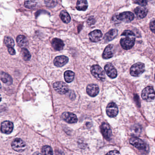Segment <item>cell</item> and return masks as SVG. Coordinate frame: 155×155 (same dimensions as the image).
Listing matches in <instances>:
<instances>
[{"instance_id": "1", "label": "cell", "mask_w": 155, "mask_h": 155, "mask_svg": "<svg viewBox=\"0 0 155 155\" xmlns=\"http://www.w3.org/2000/svg\"><path fill=\"white\" fill-rule=\"evenodd\" d=\"M121 36L125 37L120 39V44L122 47L126 50L131 49L134 46L135 43L134 33L132 31L125 30Z\"/></svg>"}, {"instance_id": "2", "label": "cell", "mask_w": 155, "mask_h": 155, "mask_svg": "<svg viewBox=\"0 0 155 155\" xmlns=\"http://www.w3.org/2000/svg\"><path fill=\"white\" fill-rule=\"evenodd\" d=\"M90 72L92 75L98 80L104 81L106 79L104 71L99 65H94L92 66Z\"/></svg>"}, {"instance_id": "3", "label": "cell", "mask_w": 155, "mask_h": 155, "mask_svg": "<svg viewBox=\"0 0 155 155\" xmlns=\"http://www.w3.org/2000/svg\"><path fill=\"white\" fill-rule=\"evenodd\" d=\"M142 97L146 102H152L155 98L154 89L151 86L144 88L142 92Z\"/></svg>"}, {"instance_id": "4", "label": "cell", "mask_w": 155, "mask_h": 155, "mask_svg": "<svg viewBox=\"0 0 155 155\" xmlns=\"http://www.w3.org/2000/svg\"><path fill=\"white\" fill-rule=\"evenodd\" d=\"M145 71V65L141 63H138L132 66L130 69V74L133 77H138L142 75Z\"/></svg>"}, {"instance_id": "5", "label": "cell", "mask_w": 155, "mask_h": 155, "mask_svg": "<svg viewBox=\"0 0 155 155\" xmlns=\"http://www.w3.org/2000/svg\"><path fill=\"white\" fill-rule=\"evenodd\" d=\"M116 20L119 21H122L124 23H129L134 19V15L132 12L125 11L115 16Z\"/></svg>"}, {"instance_id": "6", "label": "cell", "mask_w": 155, "mask_h": 155, "mask_svg": "<svg viewBox=\"0 0 155 155\" xmlns=\"http://www.w3.org/2000/svg\"><path fill=\"white\" fill-rule=\"evenodd\" d=\"M11 146L15 151L21 152L26 149V145L21 139L17 138L12 141Z\"/></svg>"}, {"instance_id": "7", "label": "cell", "mask_w": 155, "mask_h": 155, "mask_svg": "<svg viewBox=\"0 0 155 155\" xmlns=\"http://www.w3.org/2000/svg\"><path fill=\"white\" fill-rule=\"evenodd\" d=\"M53 86L54 89L61 94H66L69 90L67 84L63 82H56L53 84Z\"/></svg>"}, {"instance_id": "8", "label": "cell", "mask_w": 155, "mask_h": 155, "mask_svg": "<svg viewBox=\"0 0 155 155\" xmlns=\"http://www.w3.org/2000/svg\"><path fill=\"white\" fill-rule=\"evenodd\" d=\"M130 143L133 146L136 147L139 150H143L146 148V145L144 141L138 137H132L129 140Z\"/></svg>"}, {"instance_id": "9", "label": "cell", "mask_w": 155, "mask_h": 155, "mask_svg": "<svg viewBox=\"0 0 155 155\" xmlns=\"http://www.w3.org/2000/svg\"><path fill=\"white\" fill-rule=\"evenodd\" d=\"M100 132L103 136L107 141H110L112 138V131L110 126L106 123H103L100 126Z\"/></svg>"}, {"instance_id": "10", "label": "cell", "mask_w": 155, "mask_h": 155, "mask_svg": "<svg viewBox=\"0 0 155 155\" xmlns=\"http://www.w3.org/2000/svg\"><path fill=\"white\" fill-rule=\"evenodd\" d=\"M118 108L117 105L113 102L110 103L106 108V112L110 117H115L118 113Z\"/></svg>"}, {"instance_id": "11", "label": "cell", "mask_w": 155, "mask_h": 155, "mask_svg": "<svg viewBox=\"0 0 155 155\" xmlns=\"http://www.w3.org/2000/svg\"><path fill=\"white\" fill-rule=\"evenodd\" d=\"M61 117L64 121L70 124L75 123L78 120L77 116L75 114L68 112L63 113Z\"/></svg>"}, {"instance_id": "12", "label": "cell", "mask_w": 155, "mask_h": 155, "mask_svg": "<svg viewBox=\"0 0 155 155\" xmlns=\"http://www.w3.org/2000/svg\"><path fill=\"white\" fill-rule=\"evenodd\" d=\"M13 129V124L11 122L6 120L3 122L1 124V130L5 134H10L12 132Z\"/></svg>"}, {"instance_id": "13", "label": "cell", "mask_w": 155, "mask_h": 155, "mask_svg": "<svg viewBox=\"0 0 155 155\" xmlns=\"http://www.w3.org/2000/svg\"><path fill=\"white\" fill-rule=\"evenodd\" d=\"M104 69L105 72L109 77L112 79H114L117 77V71L112 64L108 63L106 64L105 66Z\"/></svg>"}, {"instance_id": "14", "label": "cell", "mask_w": 155, "mask_h": 155, "mask_svg": "<svg viewBox=\"0 0 155 155\" xmlns=\"http://www.w3.org/2000/svg\"><path fill=\"white\" fill-rule=\"evenodd\" d=\"M86 92L90 96L92 97H94L97 96L99 92V88L97 85L91 84L87 86Z\"/></svg>"}, {"instance_id": "15", "label": "cell", "mask_w": 155, "mask_h": 155, "mask_svg": "<svg viewBox=\"0 0 155 155\" xmlns=\"http://www.w3.org/2000/svg\"><path fill=\"white\" fill-rule=\"evenodd\" d=\"M89 37L90 41L93 43H96L100 40L102 37V33L99 30H95L90 33Z\"/></svg>"}, {"instance_id": "16", "label": "cell", "mask_w": 155, "mask_h": 155, "mask_svg": "<svg viewBox=\"0 0 155 155\" xmlns=\"http://www.w3.org/2000/svg\"><path fill=\"white\" fill-rule=\"evenodd\" d=\"M68 58L65 56H58L54 60V64L57 67H62L68 63Z\"/></svg>"}, {"instance_id": "17", "label": "cell", "mask_w": 155, "mask_h": 155, "mask_svg": "<svg viewBox=\"0 0 155 155\" xmlns=\"http://www.w3.org/2000/svg\"><path fill=\"white\" fill-rule=\"evenodd\" d=\"M114 46L113 45L107 46L103 53L102 57L104 59H110L113 57L114 55Z\"/></svg>"}, {"instance_id": "18", "label": "cell", "mask_w": 155, "mask_h": 155, "mask_svg": "<svg viewBox=\"0 0 155 155\" xmlns=\"http://www.w3.org/2000/svg\"><path fill=\"white\" fill-rule=\"evenodd\" d=\"M135 13L138 18L142 19L146 17L148 13V10L144 7H138L135 9Z\"/></svg>"}, {"instance_id": "19", "label": "cell", "mask_w": 155, "mask_h": 155, "mask_svg": "<svg viewBox=\"0 0 155 155\" xmlns=\"http://www.w3.org/2000/svg\"><path fill=\"white\" fill-rule=\"evenodd\" d=\"M51 44L54 49L57 51L62 50L64 46L63 41L58 38H54L52 40Z\"/></svg>"}, {"instance_id": "20", "label": "cell", "mask_w": 155, "mask_h": 155, "mask_svg": "<svg viewBox=\"0 0 155 155\" xmlns=\"http://www.w3.org/2000/svg\"><path fill=\"white\" fill-rule=\"evenodd\" d=\"M0 79L6 85H10L12 83V79L10 75L4 72L0 73Z\"/></svg>"}, {"instance_id": "21", "label": "cell", "mask_w": 155, "mask_h": 155, "mask_svg": "<svg viewBox=\"0 0 155 155\" xmlns=\"http://www.w3.org/2000/svg\"><path fill=\"white\" fill-rule=\"evenodd\" d=\"M118 33V31L116 29H112L105 34L104 40L107 41L112 40L116 37Z\"/></svg>"}, {"instance_id": "22", "label": "cell", "mask_w": 155, "mask_h": 155, "mask_svg": "<svg viewBox=\"0 0 155 155\" xmlns=\"http://www.w3.org/2000/svg\"><path fill=\"white\" fill-rule=\"evenodd\" d=\"M17 42L18 45L23 48L26 47L28 45V41L23 35H19L17 37Z\"/></svg>"}, {"instance_id": "23", "label": "cell", "mask_w": 155, "mask_h": 155, "mask_svg": "<svg viewBox=\"0 0 155 155\" xmlns=\"http://www.w3.org/2000/svg\"><path fill=\"white\" fill-rule=\"evenodd\" d=\"M88 7V3L85 0L78 1L77 3L76 8L78 11H85Z\"/></svg>"}, {"instance_id": "24", "label": "cell", "mask_w": 155, "mask_h": 155, "mask_svg": "<svg viewBox=\"0 0 155 155\" xmlns=\"http://www.w3.org/2000/svg\"><path fill=\"white\" fill-rule=\"evenodd\" d=\"M64 76L66 82L67 83H70L74 79L75 74L71 71H67L65 72Z\"/></svg>"}, {"instance_id": "25", "label": "cell", "mask_w": 155, "mask_h": 155, "mask_svg": "<svg viewBox=\"0 0 155 155\" xmlns=\"http://www.w3.org/2000/svg\"><path fill=\"white\" fill-rule=\"evenodd\" d=\"M61 20L65 23H68L71 21V17L68 12L66 11H62L60 14Z\"/></svg>"}, {"instance_id": "26", "label": "cell", "mask_w": 155, "mask_h": 155, "mask_svg": "<svg viewBox=\"0 0 155 155\" xmlns=\"http://www.w3.org/2000/svg\"><path fill=\"white\" fill-rule=\"evenodd\" d=\"M4 43L7 48L9 47H13L15 43L13 39L10 37H6L4 38Z\"/></svg>"}, {"instance_id": "27", "label": "cell", "mask_w": 155, "mask_h": 155, "mask_svg": "<svg viewBox=\"0 0 155 155\" xmlns=\"http://www.w3.org/2000/svg\"><path fill=\"white\" fill-rule=\"evenodd\" d=\"M43 155H53V149L49 146H45L42 148Z\"/></svg>"}, {"instance_id": "28", "label": "cell", "mask_w": 155, "mask_h": 155, "mask_svg": "<svg viewBox=\"0 0 155 155\" xmlns=\"http://www.w3.org/2000/svg\"><path fill=\"white\" fill-rule=\"evenodd\" d=\"M37 1H27L24 3L25 7L29 9H34L37 6Z\"/></svg>"}, {"instance_id": "29", "label": "cell", "mask_w": 155, "mask_h": 155, "mask_svg": "<svg viewBox=\"0 0 155 155\" xmlns=\"http://www.w3.org/2000/svg\"><path fill=\"white\" fill-rule=\"evenodd\" d=\"M21 53L23 54V57L24 60L26 61L30 60L31 57V55L27 49L25 48H23L21 50Z\"/></svg>"}, {"instance_id": "30", "label": "cell", "mask_w": 155, "mask_h": 155, "mask_svg": "<svg viewBox=\"0 0 155 155\" xmlns=\"http://www.w3.org/2000/svg\"><path fill=\"white\" fill-rule=\"evenodd\" d=\"M133 132H135V133H140L141 132V129L138 126H135L133 127Z\"/></svg>"}, {"instance_id": "31", "label": "cell", "mask_w": 155, "mask_h": 155, "mask_svg": "<svg viewBox=\"0 0 155 155\" xmlns=\"http://www.w3.org/2000/svg\"><path fill=\"white\" fill-rule=\"evenodd\" d=\"M46 5L49 7H54L56 6V1H45Z\"/></svg>"}, {"instance_id": "32", "label": "cell", "mask_w": 155, "mask_h": 155, "mask_svg": "<svg viewBox=\"0 0 155 155\" xmlns=\"http://www.w3.org/2000/svg\"><path fill=\"white\" fill-rule=\"evenodd\" d=\"M134 2L141 6H145L147 4V1H134Z\"/></svg>"}, {"instance_id": "33", "label": "cell", "mask_w": 155, "mask_h": 155, "mask_svg": "<svg viewBox=\"0 0 155 155\" xmlns=\"http://www.w3.org/2000/svg\"><path fill=\"white\" fill-rule=\"evenodd\" d=\"M106 155H120V154L119 151L117 150H113L108 152Z\"/></svg>"}, {"instance_id": "34", "label": "cell", "mask_w": 155, "mask_h": 155, "mask_svg": "<svg viewBox=\"0 0 155 155\" xmlns=\"http://www.w3.org/2000/svg\"><path fill=\"white\" fill-rule=\"evenodd\" d=\"M150 27L153 33H155V20L153 19L152 21H151L150 24Z\"/></svg>"}, {"instance_id": "35", "label": "cell", "mask_w": 155, "mask_h": 155, "mask_svg": "<svg viewBox=\"0 0 155 155\" xmlns=\"http://www.w3.org/2000/svg\"><path fill=\"white\" fill-rule=\"evenodd\" d=\"M8 48V52H9V54L11 55H15L16 54V51H15L13 47H9Z\"/></svg>"}, {"instance_id": "36", "label": "cell", "mask_w": 155, "mask_h": 155, "mask_svg": "<svg viewBox=\"0 0 155 155\" xmlns=\"http://www.w3.org/2000/svg\"><path fill=\"white\" fill-rule=\"evenodd\" d=\"M95 23V19L94 18H92L91 17H90L89 19H88V20H87V23L88 24L90 25H92L94 24Z\"/></svg>"}, {"instance_id": "37", "label": "cell", "mask_w": 155, "mask_h": 155, "mask_svg": "<svg viewBox=\"0 0 155 155\" xmlns=\"http://www.w3.org/2000/svg\"><path fill=\"white\" fill-rule=\"evenodd\" d=\"M33 155H42L40 153H39V152H35L34 154H33Z\"/></svg>"}, {"instance_id": "38", "label": "cell", "mask_w": 155, "mask_h": 155, "mask_svg": "<svg viewBox=\"0 0 155 155\" xmlns=\"http://www.w3.org/2000/svg\"><path fill=\"white\" fill-rule=\"evenodd\" d=\"M1 95H0V102L1 101Z\"/></svg>"}, {"instance_id": "39", "label": "cell", "mask_w": 155, "mask_h": 155, "mask_svg": "<svg viewBox=\"0 0 155 155\" xmlns=\"http://www.w3.org/2000/svg\"><path fill=\"white\" fill-rule=\"evenodd\" d=\"M1 88V84H0V88Z\"/></svg>"}]
</instances>
